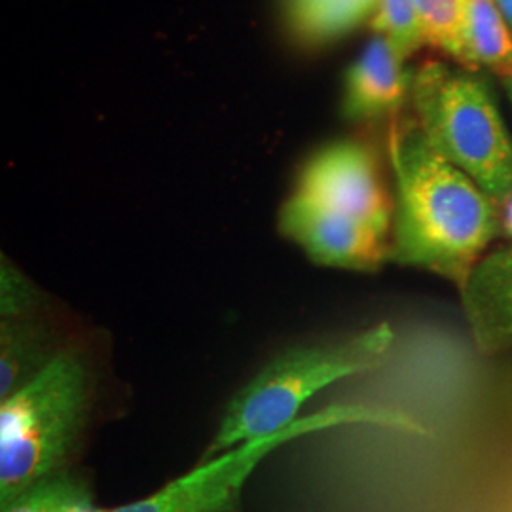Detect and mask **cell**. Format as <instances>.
<instances>
[{
    "label": "cell",
    "instance_id": "e0dca14e",
    "mask_svg": "<svg viewBox=\"0 0 512 512\" xmlns=\"http://www.w3.org/2000/svg\"><path fill=\"white\" fill-rule=\"evenodd\" d=\"M495 4L499 6L501 14L507 19V23L511 25L512 29V0H495Z\"/></svg>",
    "mask_w": 512,
    "mask_h": 512
},
{
    "label": "cell",
    "instance_id": "9a60e30c",
    "mask_svg": "<svg viewBox=\"0 0 512 512\" xmlns=\"http://www.w3.org/2000/svg\"><path fill=\"white\" fill-rule=\"evenodd\" d=\"M374 35L384 37L404 59L427 46L414 0H380L370 18Z\"/></svg>",
    "mask_w": 512,
    "mask_h": 512
},
{
    "label": "cell",
    "instance_id": "7c38bea8",
    "mask_svg": "<svg viewBox=\"0 0 512 512\" xmlns=\"http://www.w3.org/2000/svg\"><path fill=\"white\" fill-rule=\"evenodd\" d=\"M380 0H298L291 19L298 37L308 42H329L348 35L363 21H370Z\"/></svg>",
    "mask_w": 512,
    "mask_h": 512
},
{
    "label": "cell",
    "instance_id": "8992f818",
    "mask_svg": "<svg viewBox=\"0 0 512 512\" xmlns=\"http://www.w3.org/2000/svg\"><path fill=\"white\" fill-rule=\"evenodd\" d=\"M294 192L389 236L395 207L378 162L363 143L338 141L321 148L302 169Z\"/></svg>",
    "mask_w": 512,
    "mask_h": 512
},
{
    "label": "cell",
    "instance_id": "3957f363",
    "mask_svg": "<svg viewBox=\"0 0 512 512\" xmlns=\"http://www.w3.org/2000/svg\"><path fill=\"white\" fill-rule=\"evenodd\" d=\"M393 340V329L382 323L346 342L277 355L226 406L203 459L217 458L243 442L272 437L291 427L300 420L302 406L321 389L380 365Z\"/></svg>",
    "mask_w": 512,
    "mask_h": 512
},
{
    "label": "cell",
    "instance_id": "277c9868",
    "mask_svg": "<svg viewBox=\"0 0 512 512\" xmlns=\"http://www.w3.org/2000/svg\"><path fill=\"white\" fill-rule=\"evenodd\" d=\"M410 103L429 143L497 205L512 190V139L490 86L463 67L425 61L412 73Z\"/></svg>",
    "mask_w": 512,
    "mask_h": 512
},
{
    "label": "cell",
    "instance_id": "30bf717a",
    "mask_svg": "<svg viewBox=\"0 0 512 512\" xmlns=\"http://www.w3.org/2000/svg\"><path fill=\"white\" fill-rule=\"evenodd\" d=\"M59 351L38 308L0 315V399L31 382Z\"/></svg>",
    "mask_w": 512,
    "mask_h": 512
},
{
    "label": "cell",
    "instance_id": "9c48e42d",
    "mask_svg": "<svg viewBox=\"0 0 512 512\" xmlns=\"http://www.w3.org/2000/svg\"><path fill=\"white\" fill-rule=\"evenodd\" d=\"M461 294L469 325L484 348L512 344V247L480 258Z\"/></svg>",
    "mask_w": 512,
    "mask_h": 512
},
{
    "label": "cell",
    "instance_id": "5b68a950",
    "mask_svg": "<svg viewBox=\"0 0 512 512\" xmlns=\"http://www.w3.org/2000/svg\"><path fill=\"white\" fill-rule=\"evenodd\" d=\"M351 423H372L423 433L418 421L393 410L368 404H330L315 414L300 418L277 435L249 440L222 452L217 458L203 459L196 469L145 499L116 509H95L92 501H88L74 512H238L247 478L275 448L310 433Z\"/></svg>",
    "mask_w": 512,
    "mask_h": 512
},
{
    "label": "cell",
    "instance_id": "ac0fdd59",
    "mask_svg": "<svg viewBox=\"0 0 512 512\" xmlns=\"http://www.w3.org/2000/svg\"><path fill=\"white\" fill-rule=\"evenodd\" d=\"M505 88H507V93H509V99L512 101V78H505Z\"/></svg>",
    "mask_w": 512,
    "mask_h": 512
},
{
    "label": "cell",
    "instance_id": "ba28073f",
    "mask_svg": "<svg viewBox=\"0 0 512 512\" xmlns=\"http://www.w3.org/2000/svg\"><path fill=\"white\" fill-rule=\"evenodd\" d=\"M406 59L384 37L374 35L349 65L344 78L342 114L349 122L395 118L410 101L412 73Z\"/></svg>",
    "mask_w": 512,
    "mask_h": 512
},
{
    "label": "cell",
    "instance_id": "52a82bcc",
    "mask_svg": "<svg viewBox=\"0 0 512 512\" xmlns=\"http://www.w3.org/2000/svg\"><path fill=\"white\" fill-rule=\"evenodd\" d=\"M279 230L321 266L374 272L391 258L385 234L296 192L279 211Z\"/></svg>",
    "mask_w": 512,
    "mask_h": 512
},
{
    "label": "cell",
    "instance_id": "d6986e66",
    "mask_svg": "<svg viewBox=\"0 0 512 512\" xmlns=\"http://www.w3.org/2000/svg\"><path fill=\"white\" fill-rule=\"evenodd\" d=\"M294 2H298V0H289V4H294Z\"/></svg>",
    "mask_w": 512,
    "mask_h": 512
},
{
    "label": "cell",
    "instance_id": "4fadbf2b",
    "mask_svg": "<svg viewBox=\"0 0 512 512\" xmlns=\"http://www.w3.org/2000/svg\"><path fill=\"white\" fill-rule=\"evenodd\" d=\"M427 46L458 61L471 71L465 44V8L467 0H414Z\"/></svg>",
    "mask_w": 512,
    "mask_h": 512
},
{
    "label": "cell",
    "instance_id": "ffe728a7",
    "mask_svg": "<svg viewBox=\"0 0 512 512\" xmlns=\"http://www.w3.org/2000/svg\"><path fill=\"white\" fill-rule=\"evenodd\" d=\"M509 78H512V74H511V76H509Z\"/></svg>",
    "mask_w": 512,
    "mask_h": 512
},
{
    "label": "cell",
    "instance_id": "8fae6325",
    "mask_svg": "<svg viewBox=\"0 0 512 512\" xmlns=\"http://www.w3.org/2000/svg\"><path fill=\"white\" fill-rule=\"evenodd\" d=\"M465 44L473 73L490 69L511 76L512 29L495 0H467Z\"/></svg>",
    "mask_w": 512,
    "mask_h": 512
},
{
    "label": "cell",
    "instance_id": "7a4b0ae2",
    "mask_svg": "<svg viewBox=\"0 0 512 512\" xmlns=\"http://www.w3.org/2000/svg\"><path fill=\"white\" fill-rule=\"evenodd\" d=\"M92 403L84 357L61 349L54 361L0 403V503L65 465L82 437Z\"/></svg>",
    "mask_w": 512,
    "mask_h": 512
},
{
    "label": "cell",
    "instance_id": "5bb4252c",
    "mask_svg": "<svg viewBox=\"0 0 512 512\" xmlns=\"http://www.w3.org/2000/svg\"><path fill=\"white\" fill-rule=\"evenodd\" d=\"M88 501L92 495L86 484L63 471L4 501L0 512H74Z\"/></svg>",
    "mask_w": 512,
    "mask_h": 512
},
{
    "label": "cell",
    "instance_id": "6da1fadb",
    "mask_svg": "<svg viewBox=\"0 0 512 512\" xmlns=\"http://www.w3.org/2000/svg\"><path fill=\"white\" fill-rule=\"evenodd\" d=\"M395 177L391 258L452 281L459 291L501 228L497 203L429 143L416 118H391Z\"/></svg>",
    "mask_w": 512,
    "mask_h": 512
},
{
    "label": "cell",
    "instance_id": "2e32d148",
    "mask_svg": "<svg viewBox=\"0 0 512 512\" xmlns=\"http://www.w3.org/2000/svg\"><path fill=\"white\" fill-rule=\"evenodd\" d=\"M501 230L505 232V236L512 238V190L507 196V200L503 202V213H501Z\"/></svg>",
    "mask_w": 512,
    "mask_h": 512
}]
</instances>
